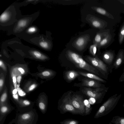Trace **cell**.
<instances>
[{"instance_id":"1","label":"cell","mask_w":124,"mask_h":124,"mask_svg":"<svg viewBox=\"0 0 124 124\" xmlns=\"http://www.w3.org/2000/svg\"><path fill=\"white\" fill-rule=\"evenodd\" d=\"M66 55L68 59L76 67L85 70L96 75L100 76L103 78L102 75L98 70L87 63L79 54L71 50H68L66 52Z\"/></svg>"},{"instance_id":"2","label":"cell","mask_w":124,"mask_h":124,"mask_svg":"<svg viewBox=\"0 0 124 124\" xmlns=\"http://www.w3.org/2000/svg\"><path fill=\"white\" fill-rule=\"evenodd\" d=\"M85 60L98 70L103 76V78L108 79L109 73H112L108 66L101 59L97 56L92 57L87 56Z\"/></svg>"},{"instance_id":"3","label":"cell","mask_w":124,"mask_h":124,"mask_svg":"<svg viewBox=\"0 0 124 124\" xmlns=\"http://www.w3.org/2000/svg\"><path fill=\"white\" fill-rule=\"evenodd\" d=\"M109 89L108 87L104 88H96L93 89L89 87L84 88L82 90L83 93L91 98L98 99L104 96Z\"/></svg>"},{"instance_id":"4","label":"cell","mask_w":124,"mask_h":124,"mask_svg":"<svg viewBox=\"0 0 124 124\" xmlns=\"http://www.w3.org/2000/svg\"><path fill=\"white\" fill-rule=\"evenodd\" d=\"M70 94V93L65 97L62 100L60 108L64 112H69L73 114H80L73 105Z\"/></svg>"},{"instance_id":"5","label":"cell","mask_w":124,"mask_h":124,"mask_svg":"<svg viewBox=\"0 0 124 124\" xmlns=\"http://www.w3.org/2000/svg\"><path fill=\"white\" fill-rule=\"evenodd\" d=\"M116 55L115 50H109L104 51L102 54L101 59L109 67L112 71V68Z\"/></svg>"},{"instance_id":"6","label":"cell","mask_w":124,"mask_h":124,"mask_svg":"<svg viewBox=\"0 0 124 124\" xmlns=\"http://www.w3.org/2000/svg\"><path fill=\"white\" fill-rule=\"evenodd\" d=\"M71 101L73 106L80 114H82L85 112L84 101L81 96L74 95L71 97Z\"/></svg>"},{"instance_id":"7","label":"cell","mask_w":124,"mask_h":124,"mask_svg":"<svg viewBox=\"0 0 124 124\" xmlns=\"http://www.w3.org/2000/svg\"><path fill=\"white\" fill-rule=\"evenodd\" d=\"M87 19L93 27L97 28L102 30L107 26L106 22L93 15H89Z\"/></svg>"},{"instance_id":"8","label":"cell","mask_w":124,"mask_h":124,"mask_svg":"<svg viewBox=\"0 0 124 124\" xmlns=\"http://www.w3.org/2000/svg\"><path fill=\"white\" fill-rule=\"evenodd\" d=\"M88 36L84 35L77 39L73 43L74 47L79 50H83L85 47L89 40Z\"/></svg>"},{"instance_id":"9","label":"cell","mask_w":124,"mask_h":124,"mask_svg":"<svg viewBox=\"0 0 124 124\" xmlns=\"http://www.w3.org/2000/svg\"><path fill=\"white\" fill-rule=\"evenodd\" d=\"M80 85H81L88 87L96 88H104L105 85L101 83V82L93 79H84L82 80Z\"/></svg>"},{"instance_id":"10","label":"cell","mask_w":124,"mask_h":124,"mask_svg":"<svg viewBox=\"0 0 124 124\" xmlns=\"http://www.w3.org/2000/svg\"><path fill=\"white\" fill-rule=\"evenodd\" d=\"M124 64V50L120 49L116 55L114 62L112 66V69L116 70Z\"/></svg>"},{"instance_id":"11","label":"cell","mask_w":124,"mask_h":124,"mask_svg":"<svg viewBox=\"0 0 124 124\" xmlns=\"http://www.w3.org/2000/svg\"><path fill=\"white\" fill-rule=\"evenodd\" d=\"M29 17H26L19 20L16 24L15 30L16 32H19L25 29L29 25L31 21Z\"/></svg>"},{"instance_id":"12","label":"cell","mask_w":124,"mask_h":124,"mask_svg":"<svg viewBox=\"0 0 124 124\" xmlns=\"http://www.w3.org/2000/svg\"><path fill=\"white\" fill-rule=\"evenodd\" d=\"M110 32L109 29L101 30L96 35L93 40V44L98 45L101 40L105 37Z\"/></svg>"},{"instance_id":"13","label":"cell","mask_w":124,"mask_h":124,"mask_svg":"<svg viewBox=\"0 0 124 124\" xmlns=\"http://www.w3.org/2000/svg\"><path fill=\"white\" fill-rule=\"evenodd\" d=\"M78 72L80 75L102 83H106L107 82L106 80L94 74L81 71H78Z\"/></svg>"},{"instance_id":"14","label":"cell","mask_w":124,"mask_h":124,"mask_svg":"<svg viewBox=\"0 0 124 124\" xmlns=\"http://www.w3.org/2000/svg\"><path fill=\"white\" fill-rule=\"evenodd\" d=\"M112 40V35L109 33L101 40L98 45V48H100L108 46Z\"/></svg>"},{"instance_id":"15","label":"cell","mask_w":124,"mask_h":124,"mask_svg":"<svg viewBox=\"0 0 124 124\" xmlns=\"http://www.w3.org/2000/svg\"><path fill=\"white\" fill-rule=\"evenodd\" d=\"M92 8L96 12L104 16L112 19H114L112 15L104 9L99 7H93Z\"/></svg>"},{"instance_id":"16","label":"cell","mask_w":124,"mask_h":124,"mask_svg":"<svg viewBox=\"0 0 124 124\" xmlns=\"http://www.w3.org/2000/svg\"><path fill=\"white\" fill-rule=\"evenodd\" d=\"M80 75L78 71L74 70H70L67 71L65 73V78L68 81H72Z\"/></svg>"},{"instance_id":"17","label":"cell","mask_w":124,"mask_h":124,"mask_svg":"<svg viewBox=\"0 0 124 124\" xmlns=\"http://www.w3.org/2000/svg\"><path fill=\"white\" fill-rule=\"evenodd\" d=\"M10 13L8 10H7L2 14L0 16V23H7L11 19V16Z\"/></svg>"},{"instance_id":"18","label":"cell","mask_w":124,"mask_h":124,"mask_svg":"<svg viewBox=\"0 0 124 124\" xmlns=\"http://www.w3.org/2000/svg\"><path fill=\"white\" fill-rule=\"evenodd\" d=\"M124 41V22L122 25L118 34V41L120 45H121Z\"/></svg>"},{"instance_id":"19","label":"cell","mask_w":124,"mask_h":124,"mask_svg":"<svg viewBox=\"0 0 124 124\" xmlns=\"http://www.w3.org/2000/svg\"><path fill=\"white\" fill-rule=\"evenodd\" d=\"M38 31L37 27L34 26H31L28 28L26 30V32L30 34H33L36 33Z\"/></svg>"},{"instance_id":"20","label":"cell","mask_w":124,"mask_h":124,"mask_svg":"<svg viewBox=\"0 0 124 124\" xmlns=\"http://www.w3.org/2000/svg\"><path fill=\"white\" fill-rule=\"evenodd\" d=\"M98 47L97 45L93 44L91 45L89 48V51L90 53L93 56L95 55Z\"/></svg>"},{"instance_id":"21","label":"cell","mask_w":124,"mask_h":124,"mask_svg":"<svg viewBox=\"0 0 124 124\" xmlns=\"http://www.w3.org/2000/svg\"><path fill=\"white\" fill-rule=\"evenodd\" d=\"M39 45L42 48L46 49L48 48L51 46L50 44L48 41L45 40L40 41Z\"/></svg>"},{"instance_id":"22","label":"cell","mask_w":124,"mask_h":124,"mask_svg":"<svg viewBox=\"0 0 124 124\" xmlns=\"http://www.w3.org/2000/svg\"><path fill=\"white\" fill-rule=\"evenodd\" d=\"M84 103L85 106V112L86 114H88L90 110V105L89 101L87 100L84 101Z\"/></svg>"},{"instance_id":"23","label":"cell","mask_w":124,"mask_h":124,"mask_svg":"<svg viewBox=\"0 0 124 124\" xmlns=\"http://www.w3.org/2000/svg\"><path fill=\"white\" fill-rule=\"evenodd\" d=\"M62 124H78V122L73 120H65L61 122Z\"/></svg>"},{"instance_id":"24","label":"cell","mask_w":124,"mask_h":124,"mask_svg":"<svg viewBox=\"0 0 124 124\" xmlns=\"http://www.w3.org/2000/svg\"><path fill=\"white\" fill-rule=\"evenodd\" d=\"M32 52L34 55L38 58H41L42 55V54L40 53L37 51H34Z\"/></svg>"},{"instance_id":"25","label":"cell","mask_w":124,"mask_h":124,"mask_svg":"<svg viewBox=\"0 0 124 124\" xmlns=\"http://www.w3.org/2000/svg\"><path fill=\"white\" fill-rule=\"evenodd\" d=\"M30 117V115L28 114H26L23 115L22 118L23 120H27L29 119Z\"/></svg>"},{"instance_id":"26","label":"cell","mask_w":124,"mask_h":124,"mask_svg":"<svg viewBox=\"0 0 124 124\" xmlns=\"http://www.w3.org/2000/svg\"><path fill=\"white\" fill-rule=\"evenodd\" d=\"M7 97V94L6 93H4L2 95L0 98V101L1 102L4 101L6 100Z\"/></svg>"},{"instance_id":"27","label":"cell","mask_w":124,"mask_h":124,"mask_svg":"<svg viewBox=\"0 0 124 124\" xmlns=\"http://www.w3.org/2000/svg\"><path fill=\"white\" fill-rule=\"evenodd\" d=\"M39 108L42 110H44L45 108V106L43 102H41L39 104Z\"/></svg>"},{"instance_id":"28","label":"cell","mask_w":124,"mask_h":124,"mask_svg":"<svg viewBox=\"0 0 124 124\" xmlns=\"http://www.w3.org/2000/svg\"><path fill=\"white\" fill-rule=\"evenodd\" d=\"M0 110L1 112L2 113H5L7 111L8 108L6 106H4L1 108Z\"/></svg>"},{"instance_id":"29","label":"cell","mask_w":124,"mask_h":124,"mask_svg":"<svg viewBox=\"0 0 124 124\" xmlns=\"http://www.w3.org/2000/svg\"><path fill=\"white\" fill-rule=\"evenodd\" d=\"M124 81V68L123 70V72L122 74L119 79V82H123Z\"/></svg>"},{"instance_id":"30","label":"cell","mask_w":124,"mask_h":124,"mask_svg":"<svg viewBox=\"0 0 124 124\" xmlns=\"http://www.w3.org/2000/svg\"><path fill=\"white\" fill-rule=\"evenodd\" d=\"M95 102V99L93 98H91L89 100V102L90 104H93Z\"/></svg>"},{"instance_id":"31","label":"cell","mask_w":124,"mask_h":124,"mask_svg":"<svg viewBox=\"0 0 124 124\" xmlns=\"http://www.w3.org/2000/svg\"><path fill=\"white\" fill-rule=\"evenodd\" d=\"M18 93L19 95L21 96H23L26 94L21 89L18 91Z\"/></svg>"},{"instance_id":"32","label":"cell","mask_w":124,"mask_h":124,"mask_svg":"<svg viewBox=\"0 0 124 124\" xmlns=\"http://www.w3.org/2000/svg\"><path fill=\"white\" fill-rule=\"evenodd\" d=\"M42 74L44 76H49L50 74V73L48 71H46L43 72Z\"/></svg>"},{"instance_id":"33","label":"cell","mask_w":124,"mask_h":124,"mask_svg":"<svg viewBox=\"0 0 124 124\" xmlns=\"http://www.w3.org/2000/svg\"><path fill=\"white\" fill-rule=\"evenodd\" d=\"M36 86L35 84H33L31 85L29 87V91H31L34 89Z\"/></svg>"},{"instance_id":"34","label":"cell","mask_w":124,"mask_h":124,"mask_svg":"<svg viewBox=\"0 0 124 124\" xmlns=\"http://www.w3.org/2000/svg\"><path fill=\"white\" fill-rule=\"evenodd\" d=\"M105 109V107L104 106H102L100 108L99 112L100 113H101L103 112L104 110Z\"/></svg>"},{"instance_id":"35","label":"cell","mask_w":124,"mask_h":124,"mask_svg":"<svg viewBox=\"0 0 124 124\" xmlns=\"http://www.w3.org/2000/svg\"><path fill=\"white\" fill-rule=\"evenodd\" d=\"M23 103L25 105L27 106L30 104V102L26 100H24L23 101Z\"/></svg>"},{"instance_id":"36","label":"cell","mask_w":124,"mask_h":124,"mask_svg":"<svg viewBox=\"0 0 124 124\" xmlns=\"http://www.w3.org/2000/svg\"><path fill=\"white\" fill-rule=\"evenodd\" d=\"M18 70L20 71L22 74H23L25 73V71L23 68H18Z\"/></svg>"},{"instance_id":"37","label":"cell","mask_w":124,"mask_h":124,"mask_svg":"<svg viewBox=\"0 0 124 124\" xmlns=\"http://www.w3.org/2000/svg\"><path fill=\"white\" fill-rule=\"evenodd\" d=\"M21 78V77L20 76H18L17 78V81L18 83H19Z\"/></svg>"},{"instance_id":"38","label":"cell","mask_w":124,"mask_h":124,"mask_svg":"<svg viewBox=\"0 0 124 124\" xmlns=\"http://www.w3.org/2000/svg\"><path fill=\"white\" fill-rule=\"evenodd\" d=\"M17 89H14L13 91V93L14 95H15L16 94L17 92Z\"/></svg>"},{"instance_id":"39","label":"cell","mask_w":124,"mask_h":124,"mask_svg":"<svg viewBox=\"0 0 124 124\" xmlns=\"http://www.w3.org/2000/svg\"><path fill=\"white\" fill-rule=\"evenodd\" d=\"M3 83V80L2 79H0V87L2 86Z\"/></svg>"},{"instance_id":"40","label":"cell","mask_w":124,"mask_h":124,"mask_svg":"<svg viewBox=\"0 0 124 124\" xmlns=\"http://www.w3.org/2000/svg\"><path fill=\"white\" fill-rule=\"evenodd\" d=\"M13 81L14 83H16V79L15 77H13Z\"/></svg>"},{"instance_id":"41","label":"cell","mask_w":124,"mask_h":124,"mask_svg":"<svg viewBox=\"0 0 124 124\" xmlns=\"http://www.w3.org/2000/svg\"><path fill=\"white\" fill-rule=\"evenodd\" d=\"M13 97L14 98L16 99H18V96L17 94H16L15 95H13Z\"/></svg>"},{"instance_id":"42","label":"cell","mask_w":124,"mask_h":124,"mask_svg":"<svg viewBox=\"0 0 124 124\" xmlns=\"http://www.w3.org/2000/svg\"><path fill=\"white\" fill-rule=\"evenodd\" d=\"M121 124H124V119H122L121 121Z\"/></svg>"},{"instance_id":"43","label":"cell","mask_w":124,"mask_h":124,"mask_svg":"<svg viewBox=\"0 0 124 124\" xmlns=\"http://www.w3.org/2000/svg\"><path fill=\"white\" fill-rule=\"evenodd\" d=\"M3 63L1 61H0V66H2L3 65Z\"/></svg>"},{"instance_id":"44","label":"cell","mask_w":124,"mask_h":124,"mask_svg":"<svg viewBox=\"0 0 124 124\" xmlns=\"http://www.w3.org/2000/svg\"><path fill=\"white\" fill-rule=\"evenodd\" d=\"M19 85H19V84H18V85H17V87H19Z\"/></svg>"},{"instance_id":"45","label":"cell","mask_w":124,"mask_h":124,"mask_svg":"<svg viewBox=\"0 0 124 124\" xmlns=\"http://www.w3.org/2000/svg\"><path fill=\"white\" fill-rule=\"evenodd\" d=\"M124 87V85L123 86Z\"/></svg>"}]
</instances>
